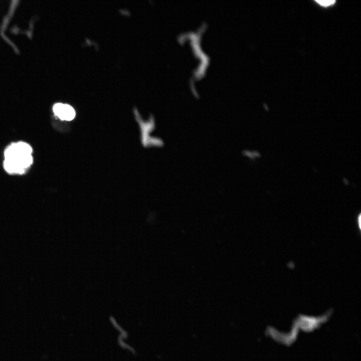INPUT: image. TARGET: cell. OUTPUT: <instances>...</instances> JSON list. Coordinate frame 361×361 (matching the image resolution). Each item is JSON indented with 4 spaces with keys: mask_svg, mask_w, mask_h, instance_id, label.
I'll return each instance as SVG.
<instances>
[{
    "mask_svg": "<svg viewBox=\"0 0 361 361\" xmlns=\"http://www.w3.org/2000/svg\"><path fill=\"white\" fill-rule=\"evenodd\" d=\"M315 2L323 7H327L332 5L335 2V1H315Z\"/></svg>",
    "mask_w": 361,
    "mask_h": 361,
    "instance_id": "obj_3",
    "label": "cell"
},
{
    "mask_svg": "<svg viewBox=\"0 0 361 361\" xmlns=\"http://www.w3.org/2000/svg\"><path fill=\"white\" fill-rule=\"evenodd\" d=\"M53 110L55 115L62 120L70 121L75 116V110L68 104L56 103L53 106Z\"/></svg>",
    "mask_w": 361,
    "mask_h": 361,
    "instance_id": "obj_2",
    "label": "cell"
},
{
    "mask_svg": "<svg viewBox=\"0 0 361 361\" xmlns=\"http://www.w3.org/2000/svg\"><path fill=\"white\" fill-rule=\"evenodd\" d=\"M33 152L32 147L26 142L12 143L4 150L5 170L13 175L24 174L33 164Z\"/></svg>",
    "mask_w": 361,
    "mask_h": 361,
    "instance_id": "obj_1",
    "label": "cell"
},
{
    "mask_svg": "<svg viewBox=\"0 0 361 361\" xmlns=\"http://www.w3.org/2000/svg\"><path fill=\"white\" fill-rule=\"evenodd\" d=\"M357 223L359 228L358 229L360 231V214H359L358 216L357 217Z\"/></svg>",
    "mask_w": 361,
    "mask_h": 361,
    "instance_id": "obj_4",
    "label": "cell"
}]
</instances>
